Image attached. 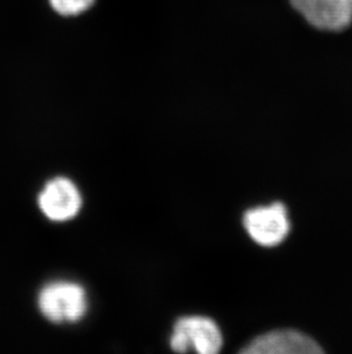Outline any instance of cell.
<instances>
[{
    "label": "cell",
    "instance_id": "obj_1",
    "mask_svg": "<svg viewBox=\"0 0 352 354\" xmlns=\"http://www.w3.org/2000/svg\"><path fill=\"white\" fill-rule=\"evenodd\" d=\"M38 308L54 324L77 322L87 311L86 291L75 282H50L38 295Z\"/></svg>",
    "mask_w": 352,
    "mask_h": 354
},
{
    "label": "cell",
    "instance_id": "obj_2",
    "mask_svg": "<svg viewBox=\"0 0 352 354\" xmlns=\"http://www.w3.org/2000/svg\"><path fill=\"white\" fill-rule=\"evenodd\" d=\"M217 324L206 317H186L177 320L170 337V348L184 353L191 348L200 354H215L222 348Z\"/></svg>",
    "mask_w": 352,
    "mask_h": 354
},
{
    "label": "cell",
    "instance_id": "obj_3",
    "mask_svg": "<svg viewBox=\"0 0 352 354\" xmlns=\"http://www.w3.org/2000/svg\"><path fill=\"white\" fill-rule=\"evenodd\" d=\"M244 226L256 243L273 247L289 234V221L285 205L276 202L268 207H255L244 216Z\"/></svg>",
    "mask_w": 352,
    "mask_h": 354
},
{
    "label": "cell",
    "instance_id": "obj_4",
    "mask_svg": "<svg viewBox=\"0 0 352 354\" xmlns=\"http://www.w3.org/2000/svg\"><path fill=\"white\" fill-rule=\"evenodd\" d=\"M38 205L50 221H70L79 212L81 195L70 179L54 178L40 192Z\"/></svg>",
    "mask_w": 352,
    "mask_h": 354
},
{
    "label": "cell",
    "instance_id": "obj_5",
    "mask_svg": "<svg viewBox=\"0 0 352 354\" xmlns=\"http://www.w3.org/2000/svg\"><path fill=\"white\" fill-rule=\"evenodd\" d=\"M311 26L320 30L340 31L352 22V0H289Z\"/></svg>",
    "mask_w": 352,
    "mask_h": 354
},
{
    "label": "cell",
    "instance_id": "obj_6",
    "mask_svg": "<svg viewBox=\"0 0 352 354\" xmlns=\"http://www.w3.org/2000/svg\"><path fill=\"white\" fill-rule=\"evenodd\" d=\"M246 354H317L322 350L316 341L296 330H275L253 339L242 350Z\"/></svg>",
    "mask_w": 352,
    "mask_h": 354
},
{
    "label": "cell",
    "instance_id": "obj_7",
    "mask_svg": "<svg viewBox=\"0 0 352 354\" xmlns=\"http://www.w3.org/2000/svg\"><path fill=\"white\" fill-rule=\"evenodd\" d=\"M95 0H50L57 13L63 17H76L90 10Z\"/></svg>",
    "mask_w": 352,
    "mask_h": 354
}]
</instances>
